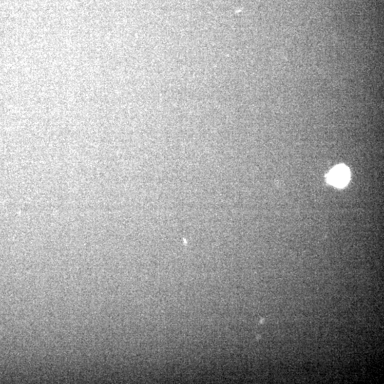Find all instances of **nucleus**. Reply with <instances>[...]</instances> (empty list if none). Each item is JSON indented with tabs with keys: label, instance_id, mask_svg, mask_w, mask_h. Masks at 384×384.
Segmentation results:
<instances>
[{
	"label": "nucleus",
	"instance_id": "nucleus-1",
	"mask_svg": "<svg viewBox=\"0 0 384 384\" xmlns=\"http://www.w3.org/2000/svg\"><path fill=\"white\" fill-rule=\"evenodd\" d=\"M350 172L345 165H338L332 169L327 176V182L339 188L345 187L349 182Z\"/></svg>",
	"mask_w": 384,
	"mask_h": 384
}]
</instances>
